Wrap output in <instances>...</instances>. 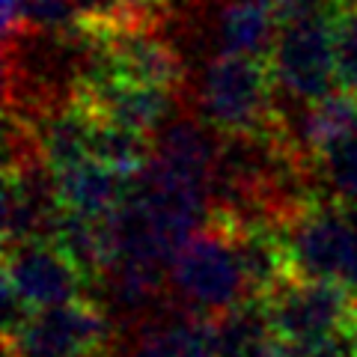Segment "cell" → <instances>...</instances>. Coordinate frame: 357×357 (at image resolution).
<instances>
[{
	"instance_id": "cell-14",
	"label": "cell",
	"mask_w": 357,
	"mask_h": 357,
	"mask_svg": "<svg viewBox=\"0 0 357 357\" xmlns=\"http://www.w3.org/2000/svg\"><path fill=\"white\" fill-rule=\"evenodd\" d=\"M86 146H89V158L93 161L105 164L128 178L146 170L152 155H155L146 131L119 126V122H110V119H98L93 114H89V143Z\"/></svg>"
},
{
	"instance_id": "cell-1",
	"label": "cell",
	"mask_w": 357,
	"mask_h": 357,
	"mask_svg": "<svg viewBox=\"0 0 357 357\" xmlns=\"http://www.w3.org/2000/svg\"><path fill=\"white\" fill-rule=\"evenodd\" d=\"M274 89L271 66L265 60L223 51L208 63L203 77V119L227 140L259 143L265 149L304 161L298 140L289 134V126L274 105Z\"/></svg>"
},
{
	"instance_id": "cell-10",
	"label": "cell",
	"mask_w": 357,
	"mask_h": 357,
	"mask_svg": "<svg viewBox=\"0 0 357 357\" xmlns=\"http://www.w3.org/2000/svg\"><path fill=\"white\" fill-rule=\"evenodd\" d=\"M134 178L110 170V167L98 164L93 158H86L81 164L66 167V170L54 173L60 206L81 211V215H86V218L110 215V211H114L122 199L128 197Z\"/></svg>"
},
{
	"instance_id": "cell-22",
	"label": "cell",
	"mask_w": 357,
	"mask_h": 357,
	"mask_svg": "<svg viewBox=\"0 0 357 357\" xmlns=\"http://www.w3.org/2000/svg\"><path fill=\"white\" fill-rule=\"evenodd\" d=\"M176 3H182V0H155V6L161 9V15H167V13H170V9H173Z\"/></svg>"
},
{
	"instance_id": "cell-5",
	"label": "cell",
	"mask_w": 357,
	"mask_h": 357,
	"mask_svg": "<svg viewBox=\"0 0 357 357\" xmlns=\"http://www.w3.org/2000/svg\"><path fill=\"white\" fill-rule=\"evenodd\" d=\"M340 3V0H337ZM333 13L280 24L274 51L268 57L277 89H286L298 102H316L337 84V48H333Z\"/></svg>"
},
{
	"instance_id": "cell-3",
	"label": "cell",
	"mask_w": 357,
	"mask_h": 357,
	"mask_svg": "<svg viewBox=\"0 0 357 357\" xmlns=\"http://www.w3.org/2000/svg\"><path fill=\"white\" fill-rule=\"evenodd\" d=\"M173 283L194 310L220 312L248 298V280L232 241L229 220L211 206L206 223L173 262Z\"/></svg>"
},
{
	"instance_id": "cell-9",
	"label": "cell",
	"mask_w": 357,
	"mask_h": 357,
	"mask_svg": "<svg viewBox=\"0 0 357 357\" xmlns=\"http://www.w3.org/2000/svg\"><path fill=\"white\" fill-rule=\"evenodd\" d=\"M69 96L86 114L146 131V134L161 128V122L173 110V89L128 84V81H119V77L89 72V69H84V75L72 84Z\"/></svg>"
},
{
	"instance_id": "cell-20",
	"label": "cell",
	"mask_w": 357,
	"mask_h": 357,
	"mask_svg": "<svg viewBox=\"0 0 357 357\" xmlns=\"http://www.w3.org/2000/svg\"><path fill=\"white\" fill-rule=\"evenodd\" d=\"M337 6V0H274V15L277 24H292V21L331 13Z\"/></svg>"
},
{
	"instance_id": "cell-6",
	"label": "cell",
	"mask_w": 357,
	"mask_h": 357,
	"mask_svg": "<svg viewBox=\"0 0 357 357\" xmlns=\"http://www.w3.org/2000/svg\"><path fill=\"white\" fill-rule=\"evenodd\" d=\"M24 357H107L110 321L89 298L33 310L15 333H3Z\"/></svg>"
},
{
	"instance_id": "cell-16",
	"label": "cell",
	"mask_w": 357,
	"mask_h": 357,
	"mask_svg": "<svg viewBox=\"0 0 357 357\" xmlns=\"http://www.w3.org/2000/svg\"><path fill=\"white\" fill-rule=\"evenodd\" d=\"M84 15L89 30V45L119 36V33L152 30L164 18L155 0H72Z\"/></svg>"
},
{
	"instance_id": "cell-18",
	"label": "cell",
	"mask_w": 357,
	"mask_h": 357,
	"mask_svg": "<svg viewBox=\"0 0 357 357\" xmlns=\"http://www.w3.org/2000/svg\"><path fill=\"white\" fill-rule=\"evenodd\" d=\"M337 86L357 96V0H340L333 13Z\"/></svg>"
},
{
	"instance_id": "cell-19",
	"label": "cell",
	"mask_w": 357,
	"mask_h": 357,
	"mask_svg": "<svg viewBox=\"0 0 357 357\" xmlns=\"http://www.w3.org/2000/svg\"><path fill=\"white\" fill-rule=\"evenodd\" d=\"M319 170L325 173L333 197L340 199H357V134H351L345 143L316 161Z\"/></svg>"
},
{
	"instance_id": "cell-2",
	"label": "cell",
	"mask_w": 357,
	"mask_h": 357,
	"mask_svg": "<svg viewBox=\"0 0 357 357\" xmlns=\"http://www.w3.org/2000/svg\"><path fill=\"white\" fill-rule=\"evenodd\" d=\"M292 268L301 277H325L357 292V227L340 197H301L274 218Z\"/></svg>"
},
{
	"instance_id": "cell-12",
	"label": "cell",
	"mask_w": 357,
	"mask_h": 357,
	"mask_svg": "<svg viewBox=\"0 0 357 357\" xmlns=\"http://www.w3.org/2000/svg\"><path fill=\"white\" fill-rule=\"evenodd\" d=\"M351 134H357V96L340 86L337 93H328L316 102H310L304 116H301L295 140L307 164H316L321 155L337 149Z\"/></svg>"
},
{
	"instance_id": "cell-11",
	"label": "cell",
	"mask_w": 357,
	"mask_h": 357,
	"mask_svg": "<svg viewBox=\"0 0 357 357\" xmlns=\"http://www.w3.org/2000/svg\"><path fill=\"white\" fill-rule=\"evenodd\" d=\"M218 357H268L277 333L262 298H244L220 312H211Z\"/></svg>"
},
{
	"instance_id": "cell-15",
	"label": "cell",
	"mask_w": 357,
	"mask_h": 357,
	"mask_svg": "<svg viewBox=\"0 0 357 357\" xmlns=\"http://www.w3.org/2000/svg\"><path fill=\"white\" fill-rule=\"evenodd\" d=\"M48 238L69 256L72 265L86 280V286H98V280L105 277V250L98 218H86L81 211L60 206V211L51 220Z\"/></svg>"
},
{
	"instance_id": "cell-21",
	"label": "cell",
	"mask_w": 357,
	"mask_h": 357,
	"mask_svg": "<svg viewBox=\"0 0 357 357\" xmlns=\"http://www.w3.org/2000/svg\"><path fill=\"white\" fill-rule=\"evenodd\" d=\"M3 357H24V354L18 351V345H15L13 340H6V337H3Z\"/></svg>"
},
{
	"instance_id": "cell-7",
	"label": "cell",
	"mask_w": 357,
	"mask_h": 357,
	"mask_svg": "<svg viewBox=\"0 0 357 357\" xmlns=\"http://www.w3.org/2000/svg\"><path fill=\"white\" fill-rule=\"evenodd\" d=\"M3 283L30 310L86 298V280L51 238H30L3 248Z\"/></svg>"
},
{
	"instance_id": "cell-4",
	"label": "cell",
	"mask_w": 357,
	"mask_h": 357,
	"mask_svg": "<svg viewBox=\"0 0 357 357\" xmlns=\"http://www.w3.org/2000/svg\"><path fill=\"white\" fill-rule=\"evenodd\" d=\"M262 301L283 342H319L357 328V292L325 277L295 274Z\"/></svg>"
},
{
	"instance_id": "cell-8",
	"label": "cell",
	"mask_w": 357,
	"mask_h": 357,
	"mask_svg": "<svg viewBox=\"0 0 357 357\" xmlns=\"http://www.w3.org/2000/svg\"><path fill=\"white\" fill-rule=\"evenodd\" d=\"M86 69L119 77V81H128V84H140V86L178 89L185 84L182 57L167 42L155 39L149 30L119 33V36L89 45Z\"/></svg>"
},
{
	"instance_id": "cell-17",
	"label": "cell",
	"mask_w": 357,
	"mask_h": 357,
	"mask_svg": "<svg viewBox=\"0 0 357 357\" xmlns=\"http://www.w3.org/2000/svg\"><path fill=\"white\" fill-rule=\"evenodd\" d=\"M24 30L89 48V30L72 0H24Z\"/></svg>"
},
{
	"instance_id": "cell-13",
	"label": "cell",
	"mask_w": 357,
	"mask_h": 357,
	"mask_svg": "<svg viewBox=\"0 0 357 357\" xmlns=\"http://www.w3.org/2000/svg\"><path fill=\"white\" fill-rule=\"evenodd\" d=\"M277 30L280 24L274 15V0H227L220 13L223 51L248 54V57L268 63L277 42Z\"/></svg>"
}]
</instances>
